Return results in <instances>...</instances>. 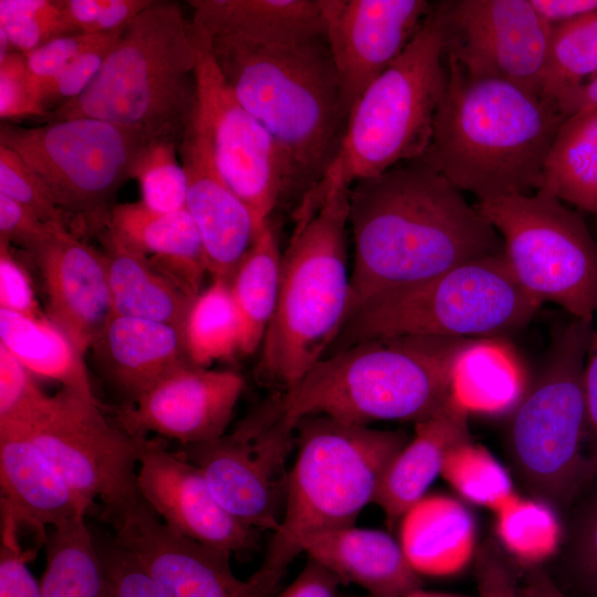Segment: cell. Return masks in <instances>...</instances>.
Segmentation results:
<instances>
[{
  "label": "cell",
  "instance_id": "6da1fadb",
  "mask_svg": "<svg viewBox=\"0 0 597 597\" xmlns=\"http://www.w3.org/2000/svg\"><path fill=\"white\" fill-rule=\"evenodd\" d=\"M348 227L353 263L345 322L380 295L504 253L501 235L476 206L420 160L352 185Z\"/></svg>",
  "mask_w": 597,
  "mask_h": 597
},
{
  "label": "cell",
  "instance_id": "7a4b0ae2",
  "mask_svg": "<svg viewBox=\"0 0 597 597\" xmlns=\"http://www.w3.org/2000/svg\"><path fill=\"white\" fill-rule=\"evenodd\" d=\"M207 39L233 95L275 143L286 193L297 192L301 199L335 159L349 116L325 36L296 42L235 34Z\"/></svg>",
  "mask_w": 597,
  "mask_h": 597
},
{
  "label": "cell",
  "instance_id": "3957f363",
  "mask_svg": "<svg viewBox=\"0 0 597 597\" xmlns=\"http://www.w3.org/2000/svg\"><path fill=\"white\" fill-rule=\"evenodd\" d=\"M444 61L431 139L417 160L478 201L542 189L547 156L567 118L533 92L470 76Z\"/></svg>",
  "mask_w": 597,
  "mask_h": 597
},
{
  "label": "cell",
  "instance_id": "277c9868",
  "mask_svg": "<svg viewBox=\"0 0 597 597\" xmlns=\"http://www.w3.org/2000/svg\"><path fill=\"white\" fill-rule=\"evenodd\" d=\"M486 338L395 336L364 341L316 363L279 392L293 428L311 416L368 426L421 421L452 396L464 358Z\"/></svg>",
  "mask_w": 597,
  "mask_h": 597
},
{
  "label": "cell",
  "instance_id": "5b68a950",
  "mask_svg": "<svg viewBox=\"0 0 597 597\" xmlns=\"http://www.w3.org/2000/svg\"><path fill=\"white\" fill-rule=\"evenodd\" d=\"M348 193L298 203L282 252L277 303L260 347L258 379L285 392L336 341L346 318L350 270Z\"/></svg>",
  "mask_w": 597,
  "mask_h": 597
},
{
  "label": "cell",
  "instance_id": "8992f818",
  "mask_svg": "<svg viewBox=\"0 0 597 597\" xmlns=\"http://www.w3.org/2000/svg\"><path fill=\"white\" fill-rule=\"evenodd\" d=\"M298 451L290 469L284 512L251 576L271 597L311 537L355 525L374 502L395 457L408 443L404 431L379 430L311 416L295 427Z\"/></svg>",
  "mask_w": 597,
  "mask_h": 597
},
{
  "label": "cell",
  "instance_id": "52a82bcc",
  "mask_svg": "<svg viewBox=\"0 0 597 597\" xmlns=\"http://www.w3.org/2000/svg\"><path fill=\"white\" fill-rule=\"evenodd\" d=\"M195 30L172 1H154L122 31L97 75L50 121L91 117L181 139L196 103Z\"/></svg>",
  "mask_w": 597,
  "mask_h": 597
},
{
  "label": "cell",
  "instance_id": "ba28073f",
  "mask_svg": "<svg viewBox=\"0 0 597 597\" xmlns=\"http://www.w3.org/2000/svg\"><path fill=\"white\" fill-rule=\"evenodd\" d=\"M446 82L442 42L429 12L401 55L355 102L335 159L301 199L318 201L419 159L430 143Z\"/></svg>",
  "mask_w": 597,
  "mask_h": 597
},
{
  "label": "cell",
  "instance_id": "9c48e42d",
  "mask_svg": "<svg viewBox=\"0 0 597 597\" xmlns=\"http://www.w3.org/2000/svg\"><path fill=\"white\" fill-rule=\"evenodd\" d=\"M540 306L519 284L504 253L483 256L369 301L347 318L325 357L395 336L492 339L524 327Z\"/></svg>",
  "mask_w": 597,
  "mask_h": 597
},
{
  "label": "cell",
  "instance_id": "30bf717a",
  "mask_svg": "<svg viewBox=\"0 0 597 597\" xmlns=\"http://www.w3.org/2000/svg\"><path fill=\"white\" fill-rule=\"evenodd\" d=\"M593 320L572 317L555 327L544 366L514 406L506 431L516 478L552 507L569 501L584 473V369Z\"/></svg>",
  "mask_w": 597,
  "mask_h": 597
},
{
  "label": "cell",
  "instance_id": "8fae6325",
  "mask_svg": "<svg viewBox=\"0 0 597 597\" xmlns=\"http://www.w3.org/2000/svg\"><path fill=\"white\" fill-rule=\"evenodd\" d=\"M503 240L505 260L525 292L572 317L597 313V242L578 210L540 189L478 201Z\"/></svg>",
  "mask_w": 597,
  "mask_h": 597
},
{
  "label": "cell",
  "instance_id": "7c38bea8",
  "mask_svg": "<svg viewBox=\"0 0 597 597\" xmlns=\"http://www.w3.org/2000/svg\"><path fill=\"white\" fill-rule=\"evenodd\" d=\"M146 133L91 117L53 119L38 127L4 126L3 145L25 163L64 212L103 211L132 170Z\"/></svg>",
  "mask_w": 597,
  "mask_h": 597
},
{
  "label": "cell",
  "instance_id": "4fadbf2b",
  "mask_svg": "<svg viewBox=\"0 0 597 597\" xmlns=\"http://www.w3.org/2000/svg\"><path fill=\"white\" fill-rule=\"evenodd\" d=\"M294 432L275 392L231 432L186 446L181 453L201 470L216 499L233 517L253 530L273 533L284 512Z\"/></svg>",
  "mask_w": 597,
  "mask_h": 597
},
{
  "label": "cell",
  "instance_id": "5bb4252c",
  "mask_svg": "<svg viewBox=\"0 0 597 597\" xmlns=\"http://www.w3.org/2000/svg\"><path fill=\"white\" fill-rule=\"evenodd\" d=\"M24 429L75 493L103 502L108 520L143 501L136 479L144 438L111 423L95 397L61 387L49 411Z\"/></svg>",
  "mask_w": 597,
  "mask_h": 597
},
{
  "label": "cell",
  "instance_id": "9a60e30c",
  "mask_svg": "<svg viewBox=\"0 0 597 597\" xmlns=\"http://www.w3.org/2000/svg\"><path fill=\"white\" fill-rule=\"evenodd\" d=\"M443 54L470 76L494 78L538 94L552 27L530 0L432 2Z\"/></svg>",
  "mask_w": 597,
  "mask_h": 597
},
{
  "label": "cell",
  "instance_id": "2e32d148",
  "mask_svg": "<svg viewBox=\"0 0 597 597\" xmlns=\"http://www.w3.org/2000/svg\"><path fill=\"white\" fill-rule=\"evenodd\" d=\"M193 30L198 46L193 113L207 134L222 179L263 226L286 193L281 155L270 134L233 95L207 36Z\"/></svg>",
  "mask_w": 597,
  "mask_h": 597
},
{
  "label": "cell",
  "instance_id": "e0dca14e",
  "mask_svg": "<svg viewBox=\"0 0 597 597\" xmlns=\"http://www.w3.org/2000/svg\"><path fill=\"white\" fill-rule=\"evenodd\" d=\"M325 39L347 108L415 38L427 0H317Z\"/></svg>",
  "mask_w": 597,
  "mask_h": 597
},
{
  "label": "cell",
  "instance_id": "ac0fdd59",
  "mask_svg": "<svg viewBox=\"0 0 597 597\" xmlns=\"http://www.w3.org/2000/svg\"><path fill=\"white\" fill-rule=\"evenodd\" d=\"M109 522L113 543L138 559L166 597H270L251 576L233 574L230 552L172 532L144 501Z\"/></svg>",
  "mask_w": 597,
  "mask_h": 597
},
{
  "label": "cell",
  "instance_id": "d6986e66",
  "mask_svg": "<svg viewBox=\"0 0 597 597\" xmlns=\"http://www.w3.org/2000/svg\"><path fill=\"white\" fill-rule=\"evenodd\" d=\"M244 387L233 370L185 365L116 411V422L132 437L154 432L184 447L226 434Z\"/></svg>",
  "mask_w": 597,
  "mask_h": 597
},
{
  "label": "cell",
  "instance_id": "ffe728a7",
  "mask_svg": "<svg viewBox=\"0 0 597 597\" xmlns=\"http://www.w3.org/2000/svg\"><path fill=\"white\" fill-rule=\"evenodd\" d=\"M136 484L142 500L172 532L231 554L255 547L258 531L233 517L201 470L163 440H142Z\"/></svg>",
  "mask_w": 597,
  "mask_h": 597
},
{
  "label": "cell",
  "instance_id": "44dd1931",
  "mask_svg": "<svg viewBox=\"0 0 597 597\" xmlns=\"http://www.w3.org/2000/svg\"><path fill=\"white\" fill-rule=\"evenodd\" d=\"M178 148L187 178L186 209L200 232L208 273L211 280H229L265 223L222 179L193 111Z\"/></svg>",
  "mask_w": 597,
  "mask_h": 597
},
{
  "label": "cell",
  "instance_id": "7402d4cb",
  "mask_svg": "<svg viewBox=\"0 0 597 597\" xmlns=\"http://www.w3.org/2000/svg\"><path fill=\"white\" fill-rule=\"evenodd\" d=\"M32 256L44 287L46 316L84 356L112 314L103 253L57 226Z\"/></svg>",
  "mask_w": 597,
  "mask_h": 597
},
{
  "label": "cell",
  "instance_id": "603a6c76",
  "mask_svg": "<svg viewBox=\"0 0 597 597\" xmlns=\"http://www.w3.org/2000/svg\"><path fill=\"white\" fill-rule=\"evenodd\" d=\"M0 485L2 525L29 527L44 543L48 527L85 516L92 506L17 425L0 423Z\"/></svg>",
  "mask_w": 597,
  "mask_h": 597
},
{
  "label": "cell",
  "instance_id": "cb8c5ba5",
  "mask_svg": "<svg viewBox=\"0 0 597 597\" xmlns=\"http://www.w3.org/2000/svg\"><path fill=\"white\" fill-rule=\"evenodd\" d=\"M92 349L112 384L130 402L191 364L184 328L132 316L111 314Z\"/></svg>",
  "mask_w": 597,
  "mask_h": 597
},
{
  "label": "cell",
  "instance_id": "d4e9b609",
  "mask_svg": "<svg viewBox=\"0 0 597 597\" xmlns=\"http://www.w3.org/2000/svg\"><path fill=\"white\" fill-rule=\"evenodd\" d=\"M109 232L140 252L191 298L209 275L202 239L187 209L157 212L142 201L111 208Z\"/></svg>",
  "mask_w": 597,
  "mask_h": 597
},
{
  "label": "cell",
  "instance_id": "484cf974",
  "mask_svg": "<svg viewBox=\"0 0 597 597\" xmlns=\"http://www.w3.org/2000/svg\"><path fill=\"white\" fill-rule=\"evenodd\" d=\"M468 412L453 395L434 413L416 422L412 440L391 461L374 498L389 525L425 496L441 474L448 453L470 441Z\"/></svg>",
  "mask_w": 597,
  "mask_h": 597
},
{
  "label": "cell",
  "instance_id": "4316f807",
  "mask_svg": "<svg viewBox=\"0 0 597 597\" xmlns=\"http://www.w3.org/2000/svg\"><path fill=\"white\" fill-rule=\"evenodd\" d=\"M303 553L342 583L366 589L370 597H391L421 588V576L389 534L353 526L320 533L305 542Z\"/></svg>",
  "mask_w": 597,
  "mask_h": 597
},
{
  "label": "cell",
  "instance_id": "83f0119b",
  "mask_svg": "<svg viewBox=\"0 0 597 597\" xmlns=\"http://www.w3.org/2000/svg\"><path fill=\"white\" fill-rule=\"evenodd\" d=\"M475 525L459 501L433 494L420 499L401 517L400 545L420 576L461 573L475 553Z\"/></svg>",
  "mask_w": 597,
  "mask_h": 597
},
{
  "label": "cell",
  "instance_id": "f1b7e54d",
  "mask_svg": "<svg viewBox=\"0 0 597 597\" xmlns=\"http://www.w3.org/2000/svg\"><path fill=\"white\" fill-rule=\"evenodd\" d=\"M192 24L207 36L235 34L264 42L325 36L317 0H190Z\"/></svg>",
  "mask_w": 597,
  "mask_h": 597
},
{
  "label": "cell",
  "instance_id": "f546056e",
  "mask_svg": "<svg viewBox=\"0 0 597 597\" xmlns=\"http://www.w3.org/2000/svg\"><path fill=\"white\" fill-rule=\"evenodd\" d=\"M112 314L150 320L185 329L191 298L138 251L111 232L103 253Z\"/></svg>",
  "mask_w": 597,
  "mask_h": 597
},
{
  "label": "cell",
  "instance_id": "4dcf8cb0",
  "mask_svg": "<svg viewBox=\"0 0 597 597\" xmlns=\"http://www.w3.org/2000/svg\"><path fill=\"white\" fill-rule=\"evenodd\" d=\"M281 261L277 235L269 220L228 280L240 323L242 355L260 349L272 321L279 296Z\"/></svg>",
  "mask_w": 597,
  "mask_h": 597
},
{
  "label": "cell",
  "instance_id": "1f68e13d",
  "mask_svg": "<svg viewBox=\"0 0 597 597\" xmlns=\"http://www.w3.org/2000/svg\"><path fill=\"white\" fill-rule=\"evenodd\" d=\"M0 343L32 374L94 397L84 356L49 317L0 308Z\"/></svg>",
  "mask_w": 597,
  "mask_h": 597
},
{
  "label": "cell",
  "instance_id": "d6a6232c",
  "mask_svg": "<svg viewBox=\"0 0 597 597\" xmlns=\"http://www.w3.org/2000/svg\"><path fill=\"white\" fill-rule=\"evenodd\" d=\"M542 189L597 217V107L564 122L545 163Z\"/></svg>",
  "mask_w": 597,
  "mask_h": 597
},
{
  "label": "cell",
  "instance_id": "836d02e7",
  "mask_svg": "<svg viewBox=\"0 0 597 597\" xmlns=\"http://www.w3.org/2000/svg\"><path fill=\"white\" fill-rule=\"evenodd\" d=\"M45 544L42 597H112L104 559L85 516L52 527Z\"/></svg>",
  "mask_w": 597,
  "mask_h": 597
},
{
  "label": "cell",
  "instance_id": "e575fe53",
  "mask_svg": "<svg viewBox=\"0 0 597 597\" xmlns=\"http://www.w3.org/2000/svg\"><path fill=\"white\" fill-rule=\"evenodd\" d=\"M597 73V10L553 25L540 82V97L558 104Z\"/></svg>",
  "mask_w": 597,
  "mask_h": 597
},
{
  "label": "cell",
  "instance_id": "d590c367",
  "mask_svg": "<svg viewBox=\"0 0 597 597\" xmlns=\"http://www.w3.org/2000/svg\"><path fill=\"white\" fill-rule=\"evenodd\" d=\"M185 341L190 363L199 367L240 353V323L228 280L212 279L192 301Z\"/></svg>",
  "mask_w": 597,
  "mask_h": 597
},
{
  "label": "cell",
  "instance_id": "8d00e7d4",
  "mask_svg": "<svg viewBox=\"0 0 597 597\" xmlns=\"http://www.w3.org/2000/svg\"><path fill=\"white\" fill-rule=\"evenodd\" d=\"M522 388L515 363L501 346L486 339L461 363L453 395L468 410L499 412L516 405Z\"/></svg>",
  "mask_w": 597,
  "mask_h": 597
},
{
  "label": "cell",
  "instance_id": "74e56055",
  "mask_svg": "<svg viewBox=\"0 0 597 597\" xmlns=\"http://www.w3.org/2000/svg\"><path fill=\"white\" fill-rule=\"evenodd\" d=\"M495 515L496 535L502 545L526 569L542 566L555 554L561 526L551 505L516 494Z\"/></svg>",
  "mask_w": 597,
  "mask_h": 597
},
{
  "label": "cell",
  "instance_id": "f35d334b",
  "mask_svg": "<svg viewBox=\"0 0 597 597\" xmlns=\"http://www.w3.org/2000/svg\"><path fill=\"white\" fill-rule=\"evenodd\" d=\"M441 475L463 498L494 513L516 495L503 467L486 449L471 441L448 453Z\"/></svg>",
  "mask_w": 597,
  "mask_h": 597
},
{
  "label": "cell",
  "instance_id": "ab89813d",
  "mask_svg": "<svg viewBox=\"0 0 597 597\" xmlns=\"http://www.w3.org/2000/svg\"><path fill=\"white\" fill-rule=\"evenodd\" d=\"M181 139L171 136L150 138L134 163L132 178L140 186L142 202L157 212L186 209L187 178L177 159Z\"/></svg>",
  "mask_w": 597,
  "mask_h": 597
},
{
  "label": "cell",
  "instance_id": "60d3db41",
  "mask_svg": "<svg viewBox=\"0 0 597 597\" xmlns=\"http://www.w3.org/2000/svg\"><path fill=\"white\" fill-rule=\"evenodd\" d=\"M0 30L7 34L12 51L23 54L77 33L57 0H0Z\"/></svg>",
  "mask_w": 597,
  "mask_h": 597
},
{
  "label": "cell",
  "instance_id": "b9f144b4",
  "mask_svg": "<svg viewBox=\"0 0 597 597\" xmlns=\"http://www.w3.org/2000/svg\"><path fill=\"white\" fill-rule=\"evenodd\" d=\"M32 374L0 343V423L33 426L51 408Z\"/></svg>",
  "mask_w": 597,
  "mask_h": 597
},
{
  "label": "cell",
  "instance_id": "7bdbcfd3",
  "mask_svg": "<svg viewBox=\"0 0 597 597\" xmlns=\"http://www.w3.org/2000/svg\"><path fill=\"white\" fill-rule=\"evenodd\" d=\"M123 29L106 32L100 42L81 53L54 78L36 85L41 104L48 112L52 113L86 90L97 75Z\"/></svg>",
  "mask_w": 597,
  "mask_h": 597
},
{
  "label": "cell",
  "instance_id": "ee69618b",
  "mask_svg": "<svg viewBox=\"0 0 597 597\" xmlns=\"http://www.w3.org/2000/svg\"><path fill=\"white\" fill-rule=\"evenodd\" d=\"M0 193L49 224L65 226L64 211L57 207L39 178L17 153L3 145H0Z\"/></svg>",
  "mask_w": 597,
  "mask_h": 597
},
{
  "label": "cell",
  "instance_id": "f6af8a7d",
  "mask_svg": "<svg viewBox=\"0 0 597 597\" xmlns=\"http://www.w3.org/2000/svg\"><path fill=\"white\" fill-rule=\"evenodd\" d=\"M0 116L2 119L48 117L23 53L11 51L0 62Z\"/></svg>",
  "mask_w": 597,
  "mask_h": 597
},
{
  "label": "cell",
  "instance_id": "bcb514c9",
  "mask_svg": "<svg viewBox=\"0 0 597 597\" xmlns=\"http://www.w3.org/2000/svg\"><path fill=\"white\" fill-rule=\"evenodd\" d=\"M112 597H166L138 559L113 542L101 551Z\"/></svg>",
  "mask_w": 597,
  "mask_h": 597
},
{
  "label": "cell",
  "instance_id": "7dc6e473",
  "mask_svg": "<svg viewBox=\"0 0 597 597\" xmlns=\"http://www.w3.org/2000/svg\"><path fill=\"white\" fill-rule=\"evenodd\" d=\"M105 33L80 32L61 36L24 54L35 85L54 78L81 53L100 42Z\"/></svg>",
  "mask_w": 597,
  "mask_h": 597
},
{
  "label": "cell",
  "instance_id": "c3c4849f",
  "mask_svg": "<svg viewBox=\"0 0 597 597\" xmlns=\"http://www.w3.org/2000/svg\"><path fill=\"white\" fill-rule=\"evenodd\" d=\"M0 308L35 320L48 317L38 304L27 270L4 242H0Z\"/></svg>",
  "mask_w": 597,
  "mask_h": 597
},
{
  "label": "cell",
  "instance_id": "681fc988",
  "mask_svg": "<svg viewBox=\"0 0 597 597\" xmlns=\"http://www.w3.org/2000/svg\"><path fill=\"white\" fill-rule=\"evenodd\" d=\"M62 224H49L36 214L0 193V242L34 254Z\"/></svg>",
  "mask_w": 597,
  "mask_h": 597
},
{
  "label": "cell",
  "instance_id": "f907efd6",
  "mask_svg": "<svg viewBox=\"0 0 597 597\" xmlns=\"http://www.w3.org/2000/svg\"><path fill=\"white\" fill-rule=\"evenodd\" d=\"M568 566L578 584L591 596L597 595V496L573 531Z\"/></svg>",
  "mask_w": 597,
  "mask_h": 597
},
{
  "label": "cell",
  "instance_id": "816d5d0a",
  "mask_svg": "<svg viewBox=\"0 0 597 597\" xmlns=\"http://www.w3.org/2000/svg\"><path fill=\"white\" fill-rule=\"evenodd\" d=\"M0 597H42L40 584L27 566L18 534L9 530H2Z\"/></svg>",
  "mask_w": 597,
  "mask_h": 597
},
{
  "label": "cell",
  "instance_id": "f5cc1de1",
  "mask_svg": "<svg viewBox=\"0 0 597 597\" xmlns=\"http://www.w3.org/2000/svg\"><path fill=\"white\" fill-rule=\"evenodd\" d=\"M475 556L479 597H520L512 566L493 541L484 543Z\"/></svg>",
  "mask_w": 597,
  "mask_h": 597
},
{
  "label": "cell",
  "instance_id": "db71d44e",
  "mask_svg": "<svg viewBox=\"0 0 597 597\" xmlns=\"http://www.w3.org/2000/svg\"><path fill=\"white\" fill-rule=\"evenodd\" d=\"M342 580L324 565L307 557L295 579L273 597H337Z\"/></svg>",
  "mask_w": 597,
  "mask_h": 597
},
{
  "label": "cell",
  "instance_id": "11a10c76",
  "mask_svg": "<svg viewBox=\"0 0 597 597\" xmlns=\"http://www.w3.org/2000/svg\"><path fill=\"white\" fill-rule=\"evenodd\" d=\"M154 0H107L91 33H105L125 28Z\"/></svg>",
  "mask_w": 597,
  "mask_h": 597
},
{
  "label": "cell",
  "instance_id": "9f6ffc18",
  "mask_svg": "<svg viewBox=\"0 0 597 597\" xmlns=\"http://www.w3.org/2000/svg\"><path fill=\"white\" fill-rule=\"evenodd\" d=\"M536 13L551 27L597 10V0H530Z\"/></svg>",
  "mask_w": 597,
  "mask_h": 597
},
{
  "label": "cell",
  "instance_id": "6f0895ef",
  "mask_svg": "<svg viewBox=\"0 0 597 597\" xmlns=\"http://www.w3.org/2000/svg\"><path fill=\"white\" fill-rule=\"evenodd\" d=\"M67 22L77 32L91 33L107 0H57Z\"/></svg>",
  "mask_w": 597,
  "mask_h": 597
},
{
  "label": "cell",
  "instance_id": "680465c9",
  "mask_svg": "<svg viewBox=\"0 0 597 597\" xmlns=\"http://www.w3.org/2000/svg\"><path fill=\"white\" fill-rule=\"evenodd\" d=\"M584 385L588 425L597 440V328L593 329L587 348L584 369Z\"/></svg>",
  "mask_w": 597,
  "mask_h": 597
},
{
  "label": "cell",
  "instance_id": "91938a15",
  "mask_svg": "<svg viewBox=\"0 0 597 597\" xmlns=\"http://www.w3.org/2000/svg\"><path fill=\"white\" fill-rule=\"evenodd\" d=\"M519 583L520 597H570L542 566L526 569Z\"/></svg>",
  "mask_w": 597,
  "mask_h": 597
},
{
  "label": "cell",
  "instance_id": "94428289",
  "mask_svg": "<svg viewBox=\"0 0 597 597\" xmlns=\"http://www.w3.org/2000/svg\"><path fill=\"white\" fill-rule=\"evenodd\" d=\"M391 597H462V596L438 593V591H429V590H423L421 588H418L409 593L398 595V596H391Z\"/></svg>",
  "mask_w": 597,
  "mask_h": 597
},
{
  "label": "cell",
  "instance_id": "6125c7cd",
  "mask_svg": "<svg viewBox=\"0 0 597 597\" xmlns=\"http://www.w3.org/2000/svg\"><path fill=\"white\" fill-rule=\"evenodd\" d=\"M594 76H597V73H596ZM594 76H593V77H594ZM590 78H591V77H590ZM590 78H589V80H590ZM589 80H588V81H589Z\"/></svg>",
  "mask_w": 597,
  "mask_h": 597
},
{
  "label": "cell",
  "instance_id": "be15d7a7",
  "mask_svg": "<svg viewBox=\"0 0 597 597\" xmlns=\"http://www.w3.org/2000/svg\"><path fill=\"white\" fill-rule=\"evenodd\" d=\"M591 597H597V595H594V596H591Z\"/></svg>",
  "mask_w": 597,
  "mask_h": 597
}]
</instances>
